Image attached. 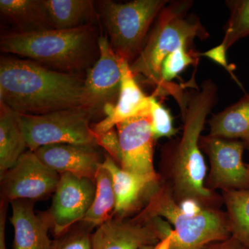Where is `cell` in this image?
Masks as SVG:
<instances>
[{"label":"cell","instance_id":"6da1fadb","mask_svg":"<svg viewBox=\"0 0 249 249\" xmlns=\"http://www.w3.org/2000/svg\"><path fill=\"white\" fill-rule=\"evenodd\" d=\"M218 100L217 85L212 80L196 83L188 91L182 117L181 137L170 139L160 149V183L169 190L177 204L194 199L206 209H221L222 195L205 186L206 168L199 139L208 116Z\"/></svg>","mask_w":249,"mask_h":249},{"label":"cell","instance_id":"30bf717a","mask_svg":"<svg viewBox=\"0 0 249 249\" xmlns=\"http://www.w3.org/2000/svg\"><path fill=\"white\" fill-rule=\"evenodd\" d=\"M1 200L35 201L55 193L60 175L46 165L35 152H24L16 164L1 175Z\"/></svg>","mask_w":249,"mask_h":249},{"label":"cell","instance_id":"7c38bea8","mask_svg":"<svg viewBox=\"0 0 249 249\" xmlns=\"http://www.w3.org/2000/svg\"><path fill=\"white\" fill-rule=\"evenodd\" d=\"M96 188L90 178L70 173L60 175L52 206L47 211L55 237L83 220L92 204Z\"/></svg>","mask_w":249,"mask_h":249},{"label":"cell","instance_id":"52a82bcc","mask_svg":"<svg viewBox=\"0 0 249 249\" xmlns=\"http://www.w3.org/2000/svg\"><path fill=\"white\" fill-rule=\"evenodd\" d=\"M18 114L30 151L51 144L97 145L90 125V121L94 115L84 107L71 108L42 115Z\"/></svg>","mask_w":249,"mask_h":249},{"label":"cell","instance_id":"1f68e13d","mask_svg":"<svg viewBox=\"0 0 249 249\" xmlns=\"http://www.w3.org/2000/svg\"><path fill=\"white\" fill-rule=\"evenodd\" d=\"M152 247H145V248H143L142 249H151Z\"/></svg>","mask_w":249,"mask_h":249},{"label":"cell","instance_id":"d6986e66","mask_svg":"<svg viewBox=\"0 0 249 249\" xmlns=\"http://www.w3.org/2000/svg\"><path fill=\"white\" fill-rule=\"evenodd\" d=\"M27 147L19 114L0 103V175L16 164Z\"/></svg>","mask_w":249,"mask_h":249},{"label":"cell","instance_id":"8992f818","mask_svg":"<svg viewBox=\"0 0 249 249\" xmlns=\"http://www.w3.org/2000/svg\"><path fill=\"white\" fill-rule=\"evenodd\" d=\"M168 2V0L98 1L109 43L119 58L129 65L137 58L145 45L152 24Z\"/></svg>","mask_w":249,"mask_h":249},{"label":"cell","instance_id":"9a60e30c","mask_svg":"<svg viewBox=\"0 0 249 249\" xmlns=\"http://www.w3.org/2000/svg\"><path fill=\"white\" fill-rule=\"evenodd\" d=\"M121 70V90L117 102L114 106L108 105L104 108L106 117L91 127L96 133L107 132L127 119L150 115V96L142 92L129 62L122 60Z\"/></svg>","mask_w":249,"mask_h":249},{"label":"cell","instance_id":"277c9868","mask_svg":"<svg viewBox=\"0 0 249 249\" xmlns=\"http://www.w3.org/2000/svg\"><path fill=\"white\" fill-rule=\"evenodd\" d=\"M99 37L93 24L66 30L11 32L1 36L0 49L55 71L78 75L99 58Z\"/></svg>","mask_w":249,"mask_h":249},{"label":"cell","instance_id":"ac0fdd59","mask_svg":"<svg viewBox=\"0 0 249 249\" xmlns=\"http://www.w3.org/2000/svg\"><path fill=\"white\" fill-rule=\"evenodd\" d=\"M208 124L209 135L240 140L249 150V92L237 102L213 114Z\"/></svg>","mask_w":249,"mask_h":249},{"label":"cell","instance_id":"5bb4252c","mask_svg":"<svg viewBox=\"0 0 249 249\" xmlns=\"http://www.w3.org/2000/svg\"><path fill=\"white\" fill-rule=\"evenodd\" d=\"M96 147L97 145L51 144L39 147L34 152L41 161L60 175L70 173L95 181L105 160Z\"/></svg>","mask_w":249,"mask_h":249},{"label":"cell","instance_id":"e0dca14e","mask_svg":"<svg viewBox=\"0 0 249 249\" xmlns=\"http://www.w3.org/2000/svg\"><path fill=\"white\" fill-rule=\"evenodd\" d=\"M103 166L110 173L116 196L114 216L126 217L140 206L143 197L155 184L121 168L109 155H105Z\"/></svg>","mask_w":249,"mask_h":249},{"label":"cell","instance_id":"ba28073f","mask_svg":"<svg viewBox=\"0 0 249 249\" xmlns=\"http://www.w3.org/2000/svg\"><path fill=\"white\" fill-rule=\"evenodd\" d=\"M199 147L211 165L206 188L214 192L249 190V166L242 159L247 149L243 142L208 134L201 136Z\"/></svg>","mask_w":249,"mask_h":249},{"label":"cell","instance_id":"d4e9b609","mask_svg":"<svg viewBox=\"0 0 249 249\" xmlns=\"http://www.w3.org/2000/svg\"><path fill=\"white\" fill-rule=\"evenodd\" d=\"M200 53L196 52L193 47L183 46L166 57L162 64L161 78L165 84L174 86L178 83L173 80L190 66H196L199 62Z\"/></svg>","mask_w":249,"mask_h":249},{"label":"cell","instance_id":"ffe728a7","mask_svg":"<svg viewBox=\"0 0 249 249\" xmlns=\"http://www.w3.org/2000/svg\"><path fill=\"white\" fill-rule=\"evenodd\" d=\"M0 13L16 33L53 29L43 0H0Z\"/></svg>","mask_w":249,"mask_h":249},{"label":"cell","instance_id":"603a6c76","mask_svg":"<svg viewBox=\"0 0 249 249\" xmlns=\"http://www.w3.org/2000/svg\"><path fill=\"white\" fill-rule=\"evenodd\" d=\"M231 237L249 249V190L222 191Z\"/></svg>","mask_w":249,"mask_h":249},{"label":"cell","instance_id":"484cf974","mask_svg":"<svg viewBox=\"0 0 249 249\" xmlns=\"http://www.w3.org/2000/svg\"><path fill=\"white\" fill-rule=\"evenodd\" d=\"M150 121L152 134L155 141L161 138H172L178 133L174 127L170 111L165 107L153 95L150 96Z\"/></svg>","mask_w":249,"mask_h":249},{"label":"cell","instance_id":"5b68a950","mask_svg":"<svg viewBox=\"0 0 249 249\" xmlns=\"http://www.w3.org/2000/svg\"><path fill=\"white\" fill-rule=\"evenodd\" d=\"M146 201L137 215L165 218L173 226L169 249H204L210 244L231 237L226 211L204 209L196 215L184 213L160 181L152 186Z\"/></svg>","mask_w":249,"mask_h":249},{"label":"cell","instance_id":"f546056e","mask_svg":"<svg viewBox=\"0 0 249 249\" xmlns=\"http://www.w3.org/2000/svg\"><path fill=\"white\" fill-rule=\"evenodd\" d=\"M204 249H246L232 237L225 240L218 241L206 246Z\"/></svg>","mask_w":249,"mask_h":249},{"label":"cell","instance_id":"83f0119b","mask_svg":"<svg viewBox=\"0 0 249 249\" xmlns=\"http://www.w3.org/2000/svg\"><path fill=\"white\" fill-rule=\"evenodd\" d=\"M93 134L98 146L103 147L107 152V155L121 166L122 155L117 129L114 127L103 133L93 132Z\"/></svg>","mask_w":249,"mask_h":249},{"label":"cell","instance_id":"3957f363","mask_svg":"<svg viewBox=\"0 0 249 249\" xmlns=\"http://www.w3.org/2000/svg\"><path fill=\"white\" fill-rule=\"evenodd\" d=\"M191 0L169 1L157 16L146 42L137 58L129 65L135 78L139 77L155 88L153 96H173L181 114L186 110L189 82L170 86L161 78L162 64L166 57L183 46L193 47L196 38L206 40L209 34L196 15L190 14Z\"/></svg>","mask_w":249,"mask_h":249},{"label":"cell","instance_id":"7402d4cb","mask_svg":"<svg viewBox=\"0 0 249 249\" xmlns=\"http://www.w3.org/2000/svg\"><path fill=\"white\" fill-rule=\"evenodd\" d=\"M96 193L92 204L81 222L97 228L114 217L116 196L110 173L103 166L96 175Z\"/></svg>","mask_w":249,"mask_h":249},{"label":"cell","instance_id":"cb8c5ba5","mask_svg":"<svg viewBox=\"0 0 249 249\" xmlns=\"http://www.w3.org/2000/svg\"><path fill=\"white\" fill-rule=\"evenodd\" d=\"M226 5L230 17L220 45L227 52L236 42L249 35V0H229Z\"/></svg>","mask_w":249,"mask_h":249},{"label":"cell","instance_id":"d6a6232c","mask_svg":"<svg viewBox=\"0 0 249 249\" xmlns=\"http://www.w3.org/2000/svg\"><path fill=\"white\" fill-rule=\"evenodd\" d=\"M249 166V164H248Z\"/></svg>","mask_w":249,"mask_h":249},{"label":"cell","instance_id":"8fae6325","mask_svg":"<svg viewBox=\"0 0 249 249\" xmlns=\"http://www.w3.org/2000/svg\"><path fill=\"white\" fill-rule=\"evenodd\" d=\"M99 58L87 71L83 87L82 107L93 115L103 112L108 105H115L121 90V63L107 37L100 36Z\"/></svg>","mask_w":249,"mask_h":249},{"label":"cell","instance_id":"4fadbf2b","mask_svg":"<svg viewBox=\"0 0 249 249\" xmlns=\"http://www.w3.org/2000/svg\"><path fill=\"white\" fill-rule=\"evenodd\" d=\"M120 142L123 169L156 184L160 178L154 166L155 139L150 127V116H138L116 124Z\"/></svg>","mask_w":249,"mask_h":249},{"label":"cell","instance_id":"9c48e42d","mask_svg":"<svg viewBox=\"0 0 249 249\" xmlns=\"http://www.w3.org/2000/svg\"><path fill=\"white\" fill-rule=\"evenodd\" d=\"M173 229L160 217L114 216L92 233V249H142L157 245Z\"/></svg>","mask_w":249,"mask_h":249},{"label":"cell","instance_id":"f1b7e54d","mask_svg":"<svg viewBox=\"0 0 249 249\" xmlns=\"http://www.w3.org/2000/svg\"><path fill=\"white\" fill-rule=\"evenodd\" d=\"M227 52L226 49H224L222 45H219L217 46V47H214L213 49L205 52V53L199 54V55H200V56L204 55V56L208 57V58L211 59V60H213V61L217 62L219 65L225 67L227 71L231 74L232 78L236 80L237 83H239V82L237 80V78L234 76L233 73H232L231 67H229V65H228ZM239 84H240V83H239Z\"/></svg>","mask_w":249,"mask_h":249},{"label":"cell","instance_id":"44dd1931","mask_svg":"<svg viewBox=\"0 0 249 249\" xmlns=\"http://www.w3.org/2000/svg\"><path fill=\"white\" fill-rule=\"evenodd\" d=\"M53 29L66 30L93 24L95 3L91 0H43Z\"/></svg>","mask_w":249,"mask_h":249},{"label":"cell","instance_id":"7a4b0ae2","mask_svg":"<svg viewBox=\"0 0 249 249\" xmlns=\"http://www.w3.org/2000/svg\"><path fill=\"white\" fill-rule=\"evenodd\" d=\"M85 79L29 59L1 56L0 103L18 114L42 115L82 107Z\"/></svg>","mask_w":249,"mask_h":249},{"label":"cell","instance_id":"4316f807","mask_svg":"<svg viewBox=\"0 0 249 249\" xmlns=\"http://www.w3.org/2000/svg\"><path fill=\"white\" fill-rule=\"evenodd\" d=\"M93 229L80 222L55 237L52 249H92Z\"/></svg>","mask_w":249,"mask_h":249},{"label":"cell","instance_id":"2e32d148","mask_svg":"<svg viewBox=\"0 0 249 249\" xmlns=\"http://www.w3.org/2000/svg\"><path fill=\"white\" fill-rule=\"evenodd\" d=\"M34 202L14 200L11 222L14 228V249H52L53 241L48 232L52 224L47 212L36 214Z\"/></svg>","mask_w":249,"mask_h":249},{"label":"cell","instance_id":"4dcf8cb0","mask_svg":"<svg viewBox=\"0 0 249 249\" xmlns=\"http://www.w3.org/2000/svg\"><path fill=\"white\" fill-rule=\"evenodd\" d=\"M7 204L6 201L1 200L0 204V249H6L5 241V225H6Z\"/></svg>","mask_w":249,"mask_h":249}]
</instances>
